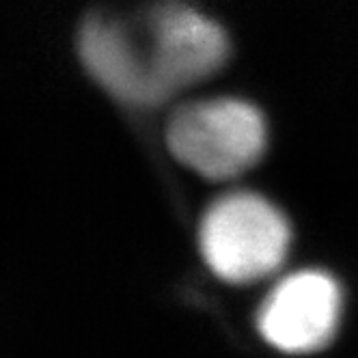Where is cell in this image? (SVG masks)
I'll list each match as a JSON object with an SVG mask.
<instances>
[{
	"mask_svg": "<svg viewBox=\"0 0 358 358\" xmlns=\"http://www.w3.org/2000/svg\"><path fill=\"white\" fill-rule=\"evenodd\" d=\"M78 52L93 78L121 101L158 106L216 73L229 57L218 24L186 5H160L141 27L91 17Z\"/></svg>",
	"mask_w": 358,
	"mask_h": 358,
	"instance_id": "cell-1",
	"label": "cell"
},
{
	"mask_svg": "<svg viewBox=\"0 0 358 358\" xmlns=\"http://www.w3.org/2000/svg\"><path fill=\"white\" fill-rule=\"evenodd\" d=\"M292 229L274 203L257 192H229L206 210L199 246L208 268L227 283H255L283 266Z\"/></svg>",
	"mask_w": 358,
	"mask_h": 358,
	"instance_id": "cell-2",
	"label": "cell"
},
{
	"mask_svg": "<svg viewBox=\"0 0 358 358\" xmlns=\"http://www.w3.org/2000/svg\"><path fill=\"white\" fill-rule=\"evenodd\" d=\"M166 145L190 171L222 182L259 162L266 151V121L248 101L203 99L182 106L171 117Z\"/></svg>",
	"mask_w": 358,
	"mask_h": 358,
	"instance_id": "cell-3",
	"label": "cell"
},
{
	"mask_svg": "<svg viewBox=\"0 0 358 358\" xmlns=\"http://www.w3.org/2000/svg\"><path fill=\"white\" fill-rule=\"evenodd\" d=\"M341 287L324 270L283 276L257 311L259 335L285 354H311L326 348L341 322Z\"/></svg>",
	"mask_w": 358,
	"mask_h": 358,
	"instance_id": "cell-4",
	"label": "cell"
}]
</instances>
